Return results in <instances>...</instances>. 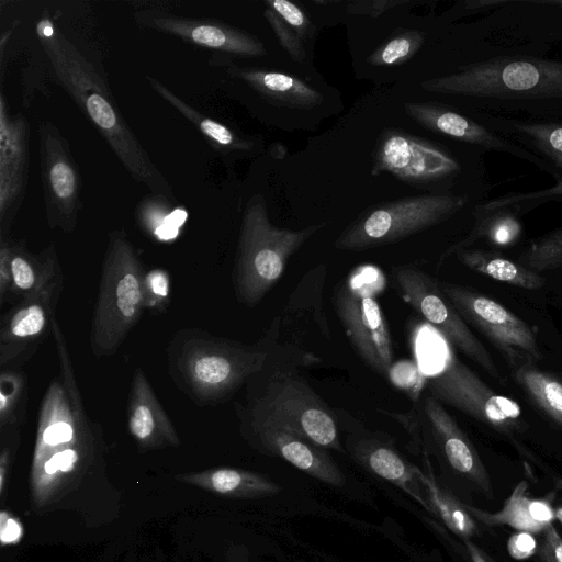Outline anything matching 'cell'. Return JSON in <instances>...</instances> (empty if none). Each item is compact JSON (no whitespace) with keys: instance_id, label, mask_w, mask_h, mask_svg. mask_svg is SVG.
<instances>
[{"instance_id":"6da1fadb","label":"cell","mask_w":562,"mask_h":562,"mask_svg":"<svg viewBox=\"0 0 562 562\" xmlns=\"http://www.w3.org/2000/svg\"><path fill=\"white\" fill-rule=\"evenodd\" d=\"M52 334L60 374L42 398L31 467V487L36 504H45L56 487L81 474L100 457L102 429L93 422L81 398L70 353L57 319Z\"/></svg>"},{"instance_id":"7a4b0ae2","label":"cell","mask_w":562,"mask_h":562,"mask_svg":"<svg viewBox=\"0 0 562 562\" xmlns=\"http://www.w3.org/2000/svg\"><path fill=\"white\" fill-rule=\"evenodd\" d=\"M36 34L56 81L77 103L130 175L151 193L175 201L172 189L119 111L103 78L49 18Z\"/></svg>"},{"instance_id":"3957f363","label":"cell","mask_w":562,"mask_h":562,"mask_svg":"<svg viewBox=\"0 0 562 562\" xmlns=\"http://www.w3.org/2000/svg\"><path fill=\"white\" fill-rule=\"evenodd\" d=\"M167 370L175 385L198 406L229 398L266 364L270 350L218 337L200 328L177 331L166 348Z\"/></svg>"},{"instance_id":"277c9868","label":"cell","mask_w":562,"mask_h":562,"mask_svg":"<svg viewBox=\"0 0 562 562\" xmlns=\"http://www.w3.org/2000/svg\"><path fill=\"white\" fill-rule=\"evenodd\" d=\"M246 385V403H236V412L272 420L326 450L342 451L335 408L315 392L296 366L270 353Z\"/></svg>"},{"instance_id":"5b68a950","label":"cell","mask_w":562,"mask_h":562,"mask_svg":"<svg viewBox=\"0 0 562 562\" xmlns=\"http://www.w3.org/2000/svg\"><path fill=\"white\" fill-rule=\"evenodd\" d=\"M428 92L492 100V105L527 109L562 99V61L498 57L461 67L420 83Z\"/></svg>"},{"instance_id":"8992f818","label":"cell","mask_w":562,"mask_h":562,"mask_svg":"<svg viewBox=\"0 0 562 562\" xmlns=\"http://www.w3.org/2000/svg\"><path fill=\"white\" fill-rule=\"evenodd\" d=\"M326 222L301 229L274 226L269 218L267 202L255 194L246 203L233 270V284L238 301L254 307L279 282L290 258Z\"/></svg>"},{"instance_id":"52a82bcc","label":"cell","mask_w":562,"mask_h":562,"mask_svg":"<svg viewBox=\"0 0 562 562\" xmlns=\"http://www.w3.org/2000/svg\"><path fill=\"white\" fill-rule=\"evenodd\" d=\"M144 269L122 231L109 234L93 311L90 346L95 358L113 356L140 318Z\"/></svg>"},{"instance_id":"ba28073f","label":"cell","mask_w":562,"mask_h":562,"mask_svg":"<svg viewBox=\"0 0 562 562\" xmlns=\"http://www.w3.org/2000/svg\"><path fill=\"white\" fill-rule=\"evenodd\" d=\"M468 194L431 192L367 207L336 238L338 250L362 251L398 243L427 231L464 210Z\"/></svg>"},{"instance_id":"9c48e42d","label":"cell","mask_w":562,"mask_h":562,"mask_svg":"<svg viewBox=\"0 0 562 562\" xmlns=\"http://www.w3.org/2000/svg\"><path fill=\"white\" fill-rule=\"evenodd\" d=\"M326 277L325 262L302 276L260 338L271 355L297 368L319 366L333 339L324 305Z\"/></svg>"},{"instance_id":"30bf717a","label":"cell","mask_w":562,"mask_h":562,"mask_svg":"<svg viewBox=\"0 0 562 562\" xmlns=\"http://www.w3.org/2000/svg\"><path fill=\"white\" fill-rule=\"evenodd\" d=\"M392 278L397 293L407 305L490 376L505 384L493 357L443 294L438 280L411 263L394 266Z\"/></svg>"},{"instance_id":"8fae6325","label":"cell","mask_w":562,"mask_h":562,"mask_svg":"<svg viewBox=\"0 0 562 562\" xmlns=\"http://www.w3.org/2000/svg\"><path fill=\"white\" fill-rule=\"evenodd\" d=\"M387 172L409 186L451 184L462 165L446 147L403 130H385L374 147L371 173Z\"/></svg>"},{"instance_id":"7c38bea8","label":"cell","mask_w":562,"mask_h":562,"mask_svg":"<svg viewBox=\"0 0 562 562\" xmlns=\"http://www.w3.org/2000/svg\"><path fill=\"white\" fill-rule=\"evenodd\" d=\"M428 394L503 434L526 427L520 405L490 389L468 366L450 357L426 382Z\"/></svg>"},{"instance_id":"4fadbf2b","label":"cell","mask_w":562,"mask_h":562,"mask_svg":"<svg viewBox=\"0 0 562 562\" xmlns=\"http://www.w3.org/2000/svg\"><path fill=\"white\" fill-rule=\"evenodd\" d=\"M331 301L357 355L378 374L389 378L394 359L392 337L373 289L350 277L336 284Z\"/></svg>"},{"instance_id":"5bb4252c","label":"cell","mask_w":562,"mask_h":562,"mask_svg":"<svg viewBox=\"0 0 562 562\" xmlns=\"http://www.w3.org/2000/svg\"><path fill=\"white\" fill-rule=\"evenodd\" d=\"M439 286L462 318L476 327L512 367L533 364L542 358L529 325L502 304L458 284L439 281Z\"/></svg>"},{"instance_id":"9a60e30c","label":"cell","mask_w":562,"mask_h":562,"mask_svg":"<svg viewBox=\"0 0 562 562\" xmlns=\"http://www.w3.org/2000/svg\"><path fill=\"white\" fill-rule=\"evenodd\" d=\"M38 153L48 226L71 233L82 207L81 177L68 140L52 122L38 125Z\"/></svg>"},{"instance_id":"2e32d148","label":"cell","mask_w":562,"mask_h":562,"mask_svg":"<svg viewBox=\"0 0 562 562\" xmlns=\"http://www.w3.org/2000/svg\"><path fill=\"white\" fill-rule=\"evenodd\" d=\"M400 423L411 436L431 439L452 469L492 494L491 481L474 446L442 404L430 394L405 413L379 409Z\"/></svg>"},{"instance_id":"e0dca14e","label":"cell","mask_w":562,"mask_h":562,"mask_svg":"<svg viewBox=\"0 0 562 562\" xmlns=\"http://www.w3.org/2000/svg\"><path fill=\"white\" fill-rule=\"evenodd\" d=\"M61 290L63 271L60 270L36 294L16 302L2 315L0 322V366L2 368L27 360L52 331Z\"/></svg>"},{"instance_id":"ac0fdd59","label":"cell","mask_w":562,"mask_h":562,"mask_svg":"<svg viewBox=\"0 0 562 562\" xmlns=\"http://www.w3.org/2000/svg\"><path fill=\"white\" fill-rule=\"evenodd\" d=\"M241 436L257 450L279 457L306 474L334 486L345 482L326 449L272 420L237 412Z\"/></svg>"},{"instance_id":"d6986e66","label":"cell","mask_w":562,"mask_h":562,"mask_svg":"<svg viewBox=\"0 0 562 562\" xmlns=\"http://www.w3.org/2000/svg\"><path fill=\"white\" fill-rule=\"evenodd\" d=\"M341 436L351 456L375 475L393 483L427 510L432 512L418 488L417 468L394 449L389 436L371 431L344 408H335Z\"/></svg>"},{"instance_id":"ffe728a7","label":"cell","mask_w":562,"mask_h":562,"mask_svg":"<svg viewBox=\"0 0 562 562\" xmlns=\"http://www.w3.org/2000/svg\"><path fill=\"white\" fill-rule=\"evenodd\" d=\"M30 128L24 115L11 114L0 95V228L7 234L23 201L30 161Z\"/></svg>"},{"instance_id":"44dd1931","label":"cell","mask_w":562,"mask_h":562,"mask_svg":"<svg viewBox=\"0 0 562 562\" xmlns=\"http://www.w3.org/2000/svg\"><path fill=\"white\" fill-rule=\"evenodd\" d=\"M142 26L168 33L209 49L245 57L267 54L256 36L227 24L203 19L180 16L164 11H142L135 14Z\"/></svg>"},{"instance_id":"7402d4cb","label":"cell","mask_w":562,"mask_h":562,"mask_svg":"<svg viewBox=\"0 0 562 562\" xmlns=\"http://www.w3.org/2000/svg\"><path fill=\"white\" fill-rule=\"evenodd\" d=\"M406 114L422 127L453 140L473 146L476 149L504 150L524 158L555 177L554 171L532 153L521 149L507 137L493 132L483 123L476 122L439 102H406Z\"/></svg>"},{"instance_id":"603a6c76","label":"cell","mask_w":562,"mask_h":562,"mask_svg":"<svg viewBox=\"0 0 562 562\" xmlns=\"http://www.w3.org/2000/svg\"><path fill=\"white\" fill-rule=\"evenodd\" d=\"M227 74L269 106L272 114H310L325 103L318 89L290 74L236 65L229 66Z\"/></svg>"},{"instance_id":"cb8c5ba5","label":"cell","mask_w":562,"mask_h":562,"mask_svg":"<svg viewBox=\"0 0 562 562\" xmlns=\"http://www.w3.org/2000/svg\"><path fill=\"white\" fill-rule=\"evenodd\" d=\"M127 427L143 452L180 445L173 424L140 368L134 371L131 382Z\"/></svg>"},{"instance_id":"d4e9b609","label":"cell","mask_w":562,"mask_h":562,"mask_svg":"<svg viewBox=\"0 0 562 562\" xmlns=\"http://www.w3.org/2000/svg\"><path fill=\"white\" fill-rule=\"evenodd\" d=\"M485 125L499 135L507 133L530 149L537 150L554 171L558 182L562 181V121L514 120L487 115Z\"/></svg>"},{"instance_id":"484cf974","label":"cell","mask_w":562,"mask_h":562,"mask_svg":"<svg viewBox=\"0 0 562 562\" xmlns=\"http://www.w3.org/2000/svg\"><path fill=\"white\" fill-rule=\"evenodd\" d=\"M176 479L227 497L252 498L277 494L280 491L279 485L261 474L226 467L178 474Z\"/></svg>"},{"instance_id":"4316f807","label":"cell","mask_w":562,"mask_h":562,"mask_svg":"<svg viewBox=\"0 0 562 562\" xmlns=\"http://www.w3.org/2000/svg\"><path fill=\"white\" fill-rule=\"evenodd\" d=\"M528 484L520 482L497 513H486L465 505L468 512L486 525H508L520 531L540 532L554 519L550 504L542 499H532L526 495Z\"/></svg>"},{"instance_id":"83f0119b","label":"cell","mask_w":562,"mask_h":562,"mask_svg":"<svg viewBox=\"0 0 562 562\" xmlns=\"http://www.w3.org/2000/svg\"><path fill=\"white\" fill-rule=\"evenodd\" d=\"M12 289L15 303L36 294L60 270L55 246L52 244L38 255L31 252L23 241L10 239Z\"/></svg>"},{"instance_id":"f1b7e54d","label":"cell","mask_w":562,"mask_h":562,"mask_svg":"<svg viewBox=\"0 0 562 562\" xmlns=\"http://www.w3.org/2000/svg\"><path fill=\"white\" fill-rule=\"evenodd\" d=\"M263 3V16L282 48L292 60L304 61L314 29L305 10L289 0H266Z\"/></svg>"},{"instance_id":"f546056e","label":"cell","mask_w":562,"mask_h":562,"mask_svg":"<svg viewBox=\"0 0 562 562\" xmlns=\"http://www.w3.org/2000/svg\"><path fill=\"white\" fill-rule=\"evenodd\" d=\"M146 79L155 92L191 122L210 140L211 145L222 154L243 155L256 148L254 139L244 137L223 123L205 116L154 77L146 76Z\"/></svg>"},{"instance_id":"4dcf8cb0","label":"cell","mask_w":562,"mask_h":562,"mask_svg":"<svg viewBox=\"0 0 562 562\" xmlns=\"http://www.w3.org/2000/svg\"><path fill=\"white\" fill-rule=\"evenodd\" d=\"M454 255L467 268L514 286L537 290L546 283L539 273L491 251L464 248Z\"/></svg>"},{"instance_id":"1f68e13d","label":"cell","mask_w":562,"mask_h":562,"mask_svg":"<svg viewBox=\"0 0 562 562\" xmlns=\"http://www.w3.org/2000/svg\"><path fill=\"white\" fill-rule=\"evenodd\" d=\"M424 462L427 465V472H423L417 468L416 476L427 488L428 504L431 510L435 512L456 535L463 538L477 535V525L465 508V505L458 502L436 482L426 453H424Z\"/></svg>"},{"instance_id":"d6a6232c","label":"cell","mask_w":562,"mask_h":562,"mask_svg":"<svg viewBox=\"0 0 562 562\" xmlns=\"http://www.w3.org/2000/svg\"><path fill=\"white\" fill-rule=\"evenodd\" d=\"M514 378L532 402L562 427V382L533 364L515 368Z\"/></svg>"},{"instance_id":"836d02e7","label":"cell","mask_w":562,"mask_h":562,"mask_svg":"<svg viewBox=\"0 0 562 562\" xmlns=\"http://www.w3.org/2000/svg\"><path fill=\"white\" fill-rule=\"evenodd\" d=\"M27 379L22 371L3 369L0 373V431L21 428L26 420Z\"/></svg>"},{"instance_id":"e575fe53","label":"cell","mask_w":562,"mask_h":562,"mask_svg":"<svg viewBox=\"0 0 562 562\" xmlns=\"http://www.w3.org/2000/svg\"><path fill=\"white\" fill-rule=\"evenodd\" d=\"M424 42L425 34L420 31L398 32L373 50L367 63L376 67L402 65L420 49Z\"/></svg>"},{"instance_id":"d590c367","label":"cell","mask_w":562,"mask_h":562,"mask_svg":"<svg viewBox=\"0 0 562 562\" xmlns=\"http://www.w3.org/2000/svg\"><path fill=\"white\" fill-rule=\"evenodd\" d=\"M518 263L537 273L562 268V227L531 243Z\"/></svg>"},{"instance_id":"8d00e7d4","label":"cell","mask_w":562,"mask_h":562,"mask_svg":"<svg viewBox=\"0 0 562 562\" xmlns=\"http://www.w3.org/2000/svg\"><path fill=\"white\" fill-rule=\"evenodd\" d=\"M143 299L145 310L162 313L170 302V277L162 268L145 271L143 278Z\"/></svg>"},{"instance_id":"74e56055","label":"cell","mask_w":562,"mask_h":562,"mask_svg":"<svg viewBox=\"0 0 562 562\" xmlns=\"http://www.w3.org/2000/svg\"><path fill=\"white\" fill-rule=\"evenodd\" d=\"M409 4L408 0H356L349 1L346 10L352 15L378 18L393 9Z\"/></svg>"},{"instance_id":"f35d334b","label":"cell","mask_w":562,"mask_h":562,"mask_svg":"<svg viewBox=\"0 0 562 562\" xmlns=\"http://www.w3.org/2000/svg\"><path fill=\"white\" fill-rule=\"evenodd\" d=\"M9 237L0 241V304L3 306L10 300L12 289L11 245Z\"/></svg>"},{"instance_id":"ab89813d","label":"cell","mask_w":562,"mask_h":562,"mask_svg":"<svg viewBox=\"0 0 562 562\" xmlns=\"http://www.w3.org/2000/svg\"><path fill=\"white\" fill-rule=\"evenodd\" d=\"M508 553L516 560H526L536 553L537 541L530 532L519 531L507 542Z\"/></svg>"},{"instance_id":"60d3db41","label":"cell","mask_w":562,"mask_h":562,"mask_svg":"<svg viewBox=\"0 0 562 562\" xmlns=\"http://www.w3.org/2000/svg\"><path fill=\"white\" fill-rule=\"evenodd\" d=\"M540 555L544 562H562V538L552 524L544 530Z\"/></svg>"},{"instance_id":"b9f144b4","label":"cell","mask_w":562,"mask_h":562,"mask_svg":"<svg viewBox=\"0 0 562 562\" xmlns=\"http://www.w3.org/2000/svg\"><path fill=\"white\" fill-rule=\"evenodd\" d=\"M23 536V526L10 513L2 510L0 515L1 544H16Z\"/></svg>"},{"instance_id":"7bdbcfd3","label":"cell","mask_w":562,"mask_h":562,"mask_svg":"<svg viewBox=\"0 0 562 562\" xmlns=\"http://www.w3.org/2000/svg\"><path fill=\"white\" fill-rule=\"evenodd\" d=\"M465 544L472 562H487L482 551L474 543L467 540Z\"/></svg>"},{"instance_id":"ee69618b","label":"cell","mask_w":562,"mask_h":562,"mask_svg":"<svg viewBox=\"0 0 562 562\" xmlns=\"http://www.w3.org/2000/svg\"><path fill=\"white\" fill-rule=\"evenodd\" d=\"M554 517L562 524V507L554 512Z\"/></svg>"}]
</instances>
